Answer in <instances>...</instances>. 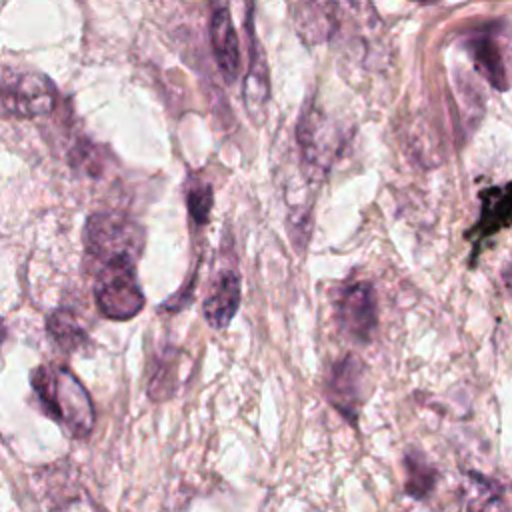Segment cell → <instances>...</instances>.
<instances>
[{
  "mask_svg": "<svg viewBox=\"0 0 512 512\" xmlns=\"http://www.w3.org/2000/svg\"><path fill=\"white\" fill-rule=\"evenodd\" d=\"M30 386L48 418L74 438H86L94 428V406L80 380L58 364H42L30 374Z\"/></svg>",
  "mask_w": 512,
  "mask_h": 512,
  "instance_id": "1",
  "label": "cell"
},
{
  "mask_svg": "<svg viewBox=\"0 0 512 512\" xmlns=\"http://www.w3.org/2000/svg\"><path fill=\"white\" fill-rule=\"evenodd\" d=\"M136 260L116 256L94 266V298L102 316L128 320L142 310L144 292L136 278Z\"/></svg>",
  "mask_w": 512,
  "mask_h": 512,
  "instance_id": "2",
  "label": "cell"
},
{
  "mask_svg": "<svg viewBox=\"0 0 512 512\" xmlns=\"http://www.w3.org/2000/svg\"><path fill=\"white\" fill-rule=\"evenodd\" d=\"M84 246L94 266L116 256L138 258L144 248V230L120 214H94L84 228Z\"/></svg>",
  "mask_w": 512,
  "mask_h": 512,
  "instance_id": "3",
  "label": "cell"
},
{
  "mask_svg": "<svg viewBox=\"0 0 512 512\" xmlns=\"http://www.w3.org/2000/svg\"><path fill=\"white\" fill-rule=\"evenodd\" d=\"M296 140L308 170L316 178L324 176L340 150V134L336 124L318 106L310 104L300 116Z\"/></svg>",
  "mask_w": 512,
  "mask_h": 512,
  "instance_id": "4",
  "label": "cell"
},
{
  "mask_svg": "<svg viewBox=\"0 0 512 512\" xmlns=\"http://www.w3.org/2000/svg\"><path fill=\"white\" fill-rule=\"evenodd\" d=\"M476 70L496 88L506 90L512 80V48L504 28L488 24L466 40Z\"/></svg>",
  "mask_w": 512,
  "mask_h": 512,
  "instance_id": "5",
  "label": "cell"
},
{
  "mask_svg": "<svg viewBox=\"0 0 512 512\" xmlns=\"http://www.w3.org/2000/svg\"><path fill=\"white\" fill-rule=\"evenodd\" d=\"M56 92L52 82L36 72L16 74L12 80L4 74L2 106L4 114L18 118H34L48 114L54 108Z\"/></svg>",
  "mask_w": 512,
  "mask_h": 512,
  "instance_id": "6",
  "label": "cell"
},
{
  "mask_svg": "<svg viewBox=\"0 0 512 512\" xmlns=\"http://www.w3.org/2000/svg\"><path fill=\"white\" fill-rule=\"evenodd\" d=\"M336 320L340 330L354 342L366 344L376 328V294L372 284L354 282L346 286L336 302Z\"/></svg>",
  "mask_w": 512,
  "mask_h": 512,
  "instance_id": "7",
  "label": "cell"
},
{
  "mask_svg": "<svg viewBox=\"0 0 512 512\" xmlns=\"http://www.w3.org/2000/svg\"><path fill=\"white\" fill-rule=\"evenodd\" d=\"M362 364L354 356L338 360L326 380V394L330 404L356 426L362 404Z\"/></svg>",
  "mask_w": 512,
  "mask_h": 512,
  "instance_id": "8",
  "label": "cell"
},
{
  "mask_svg": "<svg viewBox=\"0 0 512 512\" xmlns=\"http://www.w3.org/2000/svg\"><path fill=\"white\" fill-rule=\"evenodd\" d=\"M210 16V44L218 68L228 80H234L240 70V42L234 28L228 0L214 2Z\"/></svg>",
  "mask_w": 512,
  "mask_h": 512,
  "instance_id": "9",
  "label": "cell"
},
{
  "mask_svg": "<svg viewBox=\"0 0 512 512\" xmlns=\"http://www.w3.org/2000/svg\"><path fill=\"white\" fill-rule=\"evenodd\" d=\"M238 306H240V278L234 272H222L218 280L212 284L202 304L204 318L212 328L222 330L230 324Z\"/></svg>",
  "mask_w": 512,
  "mask_h": 512,
  "instance_id": "10",
  "label": "cell"
},
{
  "mask_svg": "<svg viewBox=\"0 0 512 512\" xmlns=\"http://www.w3.org/2000/svg\"><path fill=\"white\" fill-rule=\"evenodd\" d=\"M512 222V182L482 192V214L472 234L486 238Z\"/></svg>",
  "mask_w": 512,
  "mask_h": 512,
  "instance_id": "11",
  "label": "cell"
},
{
  "mask_svg": "<svg viewBox=\"0 0 512 512\" xmlns=\"http://www.w3.org/2000/svg\"><path fill=\"white\" fill-rule=\"evenodd\" d=\"M270 90H268V66L264 60V54L258 48V42L254 36H250V64L244 78V104L246 110L256 118L268 102Z\"/></svg>",
  "mask_w": 512,
  "mask_h": 512,
  "instance_id": "12",
  "label": "cell"
},
{
  "mask_svg": "<svg viewBox=\"0 0 512 512\" xmlns=\"http://www.w3.org/2000/svg\"><path fill=\"white\" fill-rule=\"evenodd\" d=\"M46 328L52 340L66 352L78 350L88 340L84 328L78 324L76 316L70 310H54L46 320Z\"/></svg>",
  "mask_w": 512,
  "mask_h": 512,
  "instance_id": "13",
  "label": "cell"
},
{
  "mask_svg": "<svg viewBox=\"0 0 512 512\" xmlns=\"http://www.w3.org/2000/svg\"><path fill=\"white\" fill-rule=\"evenodd\" d=\"M406 468V492L412 498H426L436 486V470L418 452H408L404 456Z\"/></svg>",
  "mask_w": 512,
  "mask_h": 512,
  "instance_id": "14",
  "label": "cell"
},
{
  "mask_svg": "<svg viewBox=\"0 0 512 512\" xmlns=\"http://www.w3.org/2000/svg\"><path fill=\"white\" fill-rule=\"evenodd\" d=\"M188 210L194 222L204 224L210 218L212 210V188L210 184H194L188 190Z\"/></svg>",
  "mask_w": 512,
  "mask_h": 512,
  "instance_id": "15",
  "label": "cell"
},
{
  "mask_svg": "<svg viewBox=\"0 0 512 512\" xmlns=\"http://www.w3.org/2000/svg\"><path fill=\"white\" fill-rule=\"evenodd\" d=\"M466 512H504L500 498L492 492H484L480 498H474L468 502Z\"/></svg>",
  "mask_w": 512,
  "mask_h": 512,
  "instance_id": "16",
  "label": "cell"
},
{
  "mask_svg": "<svg viewBox=\"0 0 512 512\" xmlns=\"http://www.w3.org/2000/svg\"><path fill=\"white\" fill-rule=\"evenodd\" d=\"M414 2H430V0H414Z\"/></svg>",
  "mask_w": 512,
  "mask_h": 512,
  "instance_id": "17",
  "label": "cell"
}]
</instances>
